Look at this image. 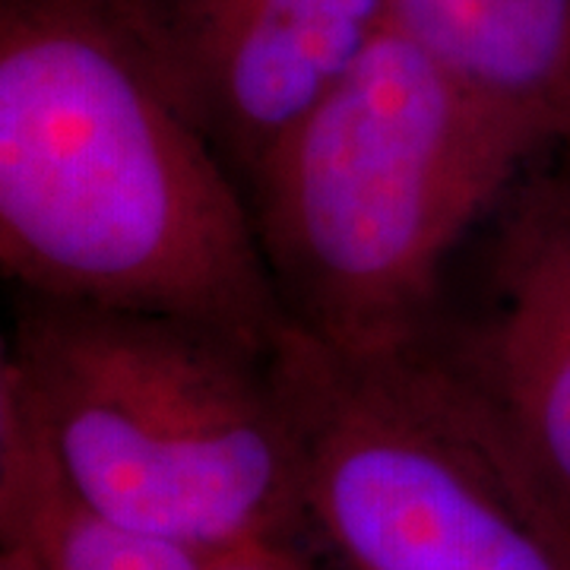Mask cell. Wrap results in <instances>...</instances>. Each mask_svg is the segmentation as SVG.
Instances as JSON below:
<instances>
[{"instance_id":"6da1fadb","label":"cell","mask_w":570,"mask_h":570,"mask_svg":"<svg viewBox=\"0 0 570 570\" xmlns=\"http://www.w3.org/2000/svg\"><path fill=\"white\" fill-rule=\"evenodd\" d=\"M0 264L32 298L288 330L163 0H0Z\"/></svg>"},{"instance_id":"7a4b0ae2","label":"cell","mask_w":570,"mask_h":570,"mask_svg":"<svg viewBox=\"0 0 570 570\" xmlns=\"http://www.w3.org/2000/svg\"><path fill=\"white\" fill-rule=\"evenodd\" d=\"M532 165L387 22L245 181L288 326L336 352L419 340L441 321L450 257Z\"/></svg>"},{"instance_id":"3957f363","label":"cell","mask_w":570,"mask_h":570,"mask_svg":"<svg viewBox=\"0 0 570 570\" xmlns=\"http://www.w3.org/2000/svg\"><path fill=\"white\" fill-rule=\"evenodd\" d=\"M0 390L108 520L206 558L305 542L295 425L264 352L181 317L26 295Z\"/></svg>"},{"instance_id":"277c9868","label":"cell","mask_w":570,"mask_h":570,"mask_svg":"<svg viewBox=\"0 0 570 570\" xmlns=\"http://www.w3.org/2000/svg\"><path fill=\"white\" fill-rule=\"evenodd\" d=\"M302 456L305 539L336 570H570V504L441 340L269 352Z\"/></svg>"},{"instance_id":"5b68a950","label":"cell","mask_w":570,"mask_h":570,"mask_svg":"<svg viewBox=\"0 0 570 570\" xmlns=\"http://www.w3.org/2000/svg\"><path fill=\"white\" fill-rule=\"evenodd\" d=\"M190 92L247 175L387 26V0H163Z\"/></svg>"},{"instance_id":"8992f818","label":"cell","mask_w":570,"mask_h":570,"mask_svg":"<svg viewBox=\"0 0 570 570\" xmlns=\"http://www.w3.org/2000/svg\"><path fill=\"white\" fill-rule=\"evenodd\" d=\"M498 216L485 302L438 333L570 504V159L527 171Z\"/></svg>"},{"instance_id":"52a82bcc","label":"cell","mask_w":570,"mask_h":570,"mask_svg":"<svg viewBox=\"0 0 570 570\" xmlns=\"http://www.w3.org/2000/svg\"><path fill=\"white\" fill-rule=\"evenodd\" d=\"M387 22L535 163H568L570 0H387Z\"/></svg>"},{"instance_id":"ba28073f","label":"cell","mask_w":570,"mask_h":570,"mask_svg":"<svg viewBox=\"0 0 570 570\" xmlns=\"http://www.w3.org/2000/svg\"><path fill=\"white\" fill-rule=\"evenodd\" d=\"M0 542L39 570H206V554L130 530L89 508L0 390Z\"/></svg>"},{"instance_id":"9c48e42d","label":"cell","mask_w":570,"mask_h":570,"mask_svg":"<svg viewBox=\"0 0 570 570\" xmlns=\"http://www.w3.org/2000/svg\"><path fill=\"white\" fill-rule=\"evenodd\" d=\"M206 570H317L302 542H254L242 549L209 554Z\"/></svg>"},{"instance_id":"30bf717a","label":"cell","mask_w":570,"mask_h":570,"mask_svg":"<svg viewBox=\"0 0 570 570\" xmlns=\"http://www.w3.org/2000/svg\"><path fill=\"white\" fill-rule=\"evenodd\" d=\"M0 570H39V568H36V561H32V558H29L22 549L0 542Z\"/></svg>"}]
</instances>
